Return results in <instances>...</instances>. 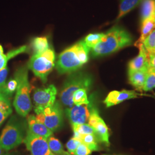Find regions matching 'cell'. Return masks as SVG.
Listing matches in <instances>:
<instances>
[{
  "mask_svg": "<svg viewBox=\"0 0 155 155\" xmlns=\"http://www.w3.org/2000/svg\"><path fill=\"white\" fill-rule=\"evenodd\" d=\"M74 137L79 140L81 143L86 145L90 150L93 151H97L100 150L99 146L97 144L98 137L95 134H79L77 133L74 132Z\"/></svg>",
  "mask_w": 155,
  "mask_h": 155,
  "instance_id": "cell-18",
  "label": "cell"
},
{
  "mask_svg": "<svg viewBox=\"0 0 155 155\" xmlns=\"http://www.w3.org/2000/svg\"><path fill=\"white\" fill-rule=\"evenodd\" d=\"M87 90L85 89H78L75 91L72 95V101L74 105L88 104L90 102L88 100Z\"/></svg>",
  "mask_w": 155,
  "mask_h": 155,
  "instance_id": "cell-22",
  "label": "cell"
},
{
  "mask_svg": "<svg viewBox=\"0 0 155 155\" xmlns=\"http://www.w3.org/2000/svg\"><path fill=\"white\" fill-rule=\"evenodd\" d=\"M28 130L32 133L47 139L52 135L53 132L42 122L38 121L33 115L29 116L27 118Z\"/></svg>",
  "mask_w": 155,
  "mask_h": 155,
  "instance_id": "cell-13",
  "label": "cell"
},
{
  "mask_svg": "<svg viewBox=\"0 0 155 155\" xmlns=\"http://www.w3.org/2000/svg\"><path fill=\"white\" fill-rule=\"evenodd\" d=\"M32 47L35 51V54L41 53L47 50L49 47L47 38L39 37L33 39Z\"/></svg>",
  "mask_w": 155,
  "mask_h": 155,
  "instance_id": "cell-23",
  "label": "cell"
},
{
  "mask_svg": "<svg viewBox=\"0 0 155 155\" xmlns=\"http://www.w3.org/2000/svg\"><path fill=\"white\" fill-rule=\"evenodd\" d=\"M148 57L150 66L155 70V51H148Z\"/></svg>",
  "mask_w": 155,
  "mask_h": 155,
  "instance_id": "cell-32",
  "label": "cell"
},
{
  "mask_svg": "<svg viewBox=\"0 0 155 155\" xmlns=\"http://www.w3.org/2000/svg\"><path fill=\"white\" fill-rule=\"evenodd\" d=\"M47 142L50 149L56 155H71L63 149V145L58 139L51 136L47 139Z\"/></svg>",
  "mask_w": 155,
  "mask_h": 155,
  "instance_id": "cell-21",
  "label": "cell"
},
{
  "mask_svg": "<svg viewBox=\"0 0 155 155\" xmlns=\"http://www.w3.org/2000/svg\"><path fill=\"white\" fill-rule=\"evenodd\" d=\"M55 59L54 51L48 48L41 53L35 54L29 61L28 68L43 83H45L48 75L55 66Z\"/></svg>",
  "mask_w": 155,
  "mask_h": 155,
  "instance_id": "cell-6",
  "label": "cell"
},
{
  "mask_svg": "<svg viewBox=\"0 0 155 155\" xmlns=\"http://www.w3.org/2000/svg\"><path fill=\"white\" fill-rule=\"evenodd\" d=\"M56 94L57 89L53 84L45 88L35 90L33 95L35 113H37L46 107L53 105L55 102Z\"/></svg>",
  "mask_w": 155,
  "mask_h": 155,
  "instance_id": "cell-8",
  "label": "cell"
},
{
  "mask_svg": "<svg viewBox=\"0 0 155 155\" xmlns=\"http://www.w3.org/2000/svg\"><path fill=\"white\" fill-rule=\"evenodd\" d=\"M81 143V141L79 140L75 137L71 138L67 143L66 148L68 150V152L71 155H73L78 147Z\"/></svg>",
  "mask_w": 155,
  "mask_h": 155,
  "instance_id": "cell-29",
  "label": "cell"
},
{
  "mask_svg": "<svg viewBox=\"0 0 155 155\" xmlns=\"http://www.w3.org/2000/svg\"><path fill=\"white\" fill-rule=\"evenodd\" d=\"M92 84L91 76L84 72H78L70 75L63 84L60 94L63 104L68 107L74 105L72 95L78 89L88 90Z\"/></svg>",
  "mask_w": 155,
  "mask_h": 155,
  "instance_id": "cell-5",
  "label": "cell"
},
{
  "mask_svg": "<svg viewBox=\"0 0 155 155\" xmlns=\"http://www.w3.org/2000/svg\"><path fill=\"white\" fill-rule=\"evenodd\" d=\"M72 129L74 132L78 133L79 134H95V130L94 127L88 123L82 124H72ZM97 136V135H96Z\"/></svg>",
  "mask_w": 155,
  "mask_h": 155,
  "instance_id": "cell-25",
  "label": "cell"
},
{
  "mask_svg": "<svg viewBox=\"0 0 155 155\" xmlns=\"http://www.w3.org/2000/svg\"><path fill=\"white\" fill-rule=\"evenodd\" d=\"M17 82L16 79H11L6 83L4 91V94L11 98L13 93L16 90Z\"/></svg>",
  "mask_w": 155,
  "mask_h": 155,
  "instance_id": "cell-28",
  "label": "cell"
},
{
  "mask_svg": "<svg viewBox=\"0 0 155 155\" xmlns=\"http://www.w3.org/2000/svg\"></svg>",
  "mask_w": 155,
  "mask_h": 155,
  "instance_id": "cell-37",
  "label": "cell"
},
{
  "mask_svg": "<svg viewBox=\"0 0 155 155\" xmlns=\"http://www.w3.org/2000/svg\"><path fill=\"white\" fill-rule=\"evenodd\" d=\"M88 124L94 127L98 139L107 147H109L110 142L108 127L104 120L100 116L98 110L94 107H93L91 111Z\"/></svg>",
  "mask_w": 155,
  "mask_h": 155,
  "instance_id": "cell-11",
  "label": "cell"
},
{
  "mask_svg": "<svg viewBox=\"0 0 155 155\" xmlns=\"http://www.w3.org/2000/svg\"><path fill=\"white\" fill-rule=\"evenodd\" d=\"M90 48L83 40L64 50L59 55L56 69L60 74L75 72L89 61Z\"/></svg>",
  "mask_w": 155,
  "mask_h": 155,
  "instance_id": "cell-2",
  "label": "cell"
},
{
  "mask_svg": "<svg viewBox=\"0 0 155 155\" xmlns=\"http://www.w3.org/2000/svg\"><path fill=\"white\" fill-rule=\"evenodd\" d=\"M133 41L132 35L125 29L116 25L106 32L100 42L91 49L92 55L94 57L107 55L131 45Z\"/></svg>",
  "mask_w": 155,
  "mask_h": 155,
  "instance_id": "cell-1",
  "label": "cell"
},
{
  "mask_svg": "<svg viewBox=\"0 0 155 155\" xmlns=\"http://www.w3.org/2000/svg\"><path fill=\"white\" fill-rule=\"evenodd\" d=\"M27 50H28L27 46L23 45L16 49L12 50L11 51H9L6 55H5L4 54H1L0 55V70L7 66V63L9 60L15 57L16 56L18 55V54L26 52Z\"/></svg>",
  "mask_w": 155,
  "mask_h": 155,
  "instance_id": "cell-20",
  "label": "cell"
},
{
  "mask_svg": "<svg viewBox=\"0 0 155 155\" xmlns=\"http://www.w3.org/2000/svg\"><path fill=\"white\" fill-rule=\"evenodd\" d=\"M93 107L91 102L88 104L74 105L70 107H67L65 112L71 125L87 124L89 122Z\"/></svg>",
  "mask_w": 155,
  "mask_h": 155,
  "instance_id": "cell-10",
  "label": "cell"
},
{
  "mask_svg": "<svg viewBox=\"0 0 155 155\" xmlns=\"http://www.w3.org/2000/svg\"><path fill=\"white\" fill-rule=\"evenodd\" d=\"M8 67L7 66L0 70V91L4 93L6 86V79L8 75Z\"/></svg>",
  "mask_w": 155,
  "mask_h": 155,
  "instance_id": "cell-30",
  "label": "cell"
},
{
  "mask_svg": "<svg viewBox=\"0 0 155 155\" xmlns=\"http://www.w3.org/2000/svg\"><path fill=\"white\" fill-rule=\"evenodd\" d=\"M150 66V64H148L140 70L127 71L129 83L133 86L136 90L139 91L143 90V87L144 86L147 72Z\"/></svg>",
  "mask_w": 155,
  "mask_h": 155,
  "instance_id": "cell-14",
  "label": "cell"
},
{
  "mask_svg": "<svg viewBox=\"0 0 155 155\" xmlns=\"http://www.w3.org/2000/svg\"><path fill=\"white\" fill-rule=\"evenodd\" d=\"M36 114V119L53 132L59 129L63 125V111L59 102H55L53 105L46 107Z\"/></svg>",
  "mask_w": 155,
  "mask_h": 155,
  "instance_id": "cell-7",
  "label": "cell"
},
{
  "mask_svg": "<svg viewBox=\"0 0 155 155\" xmlns=\"http://www.w3.org/2000/svg\"><path fill=\"white\" fill-rule=\"evenodd\" d=\"M154 88H155V70L150 66L143 90L144 91H149Z\"/></svg>",
  "mask_w": 155,
  "mask_h": 155,
  "instance_id": "cell-24",
  "label": "cell"
},
{
  "mask_svg": "<svg viewBox=\"0 0 155 155\" xmlns=\"http://www.w3.org/2000/svg\"><path fill=\"white\" fill-rule=\"evenodd\" d=\"M11 114V113L0 109V127L2 124V123L5 121L6 119Z\"/></svg>",
  "mask_w": 155,
  "mask_h": 155,
  "instance_id": "cell-33",
  "label": "cell"
},
{
  "mask_svg": "<svg viewBox=\"0 0 155 155\" xmlns=\"http://www.w3.org/2000/svg\"><path fill=\"white\" fill-rule=\"evenodd\" d=\"M4 54L3 48H2V47L0 45V55H1V54Z\"/></svg>",
  "mask_w": 155,
  "mask_h": 155,
  "instance_id": "cell-35",
  "label": "cell"
},
{
  "mask_svg": "<svg viewBox=\"0 0 155 155\" xmlns=\"http://www.w3.org/2000/svg\"><path fill=\"white\" fill-rule=\"evenodd\" d=\"M141 22V26L140 36L138 40H137L134 43V46L137 47L143 43L144 39L155 29V18H147Z\"/></svg>",
  "mask_w": 155,
  "mask_h": 155,
  "instance_id": "cell-16",
  "label": "cell"
},
{
  "mask_svg": "<svg viewBox=\"0 0 155 155\" xmlns=\"http://www.w3.org/2000/svg\"><path fill=\"white\" fill-rule=\"evenodd\" d=\"M24 143L31 155H56L50 150L47 139L33 134L28 129Z\"/></svg>",
  "mask_w": 155,
  "mask_h": 155,
  "instance_id": "cell-9",
  "label": "cell"
},
{
  "mask_svg": "<svg viewBox=\"0 0 155 155\" xmlns=\"http://www.w3.org/2000/svg\"><path fill=\"white\" fill-rule=\"evenodd\" d=\"M141 95V94H139L134 90H114L108 94L104 101V103L107 107H110L118 105L125 101L138 98Z\"/></svg>",
  "mask_w": 155,
  "mask_h": 155,
  "instance_id": "cell-12",
  "label": "cell"
},
{
  "mask_svg": "<svg viewBox=\"0 0 155 155\" xmlns=\"http://www.w3.org/2000/svg\"><path fill=\"white\" fill-rule=\"evenodd\" d=\"M141 21L155 18V0H143L141 7Z\"/></svg>",
  "mask_w": 155,
  "mask_h": 155,
  "instance_id": "cell-19",
  "label": "cell"
},
{
  "mask_svg": "<svg viewBox=\"0 0 155 155\" xmlns=\"http://www.w3.org/2000/svg\"><path fill=\"white\" fill-rule=\"evenodd\" d=\"M4 155H16L15 154H13V153H5Z\"/></svg>",
  "mask_w": 155,
  "mask_h": 155,
  "instance_id": "cell-36",
  "label": "cell"
},
{
  "mask_svg": "<svg viewBox=\"0 0 155 155\" xmlns=\"http://www.w3.org/2000/svg\"><path fill=\"white\" fill-rule=\"evenodd\" d=\"M92 151L84 144L81 143L72 155H90Z\"/></svg>",
  "mask_w": 155,
  "mask_h": 155,
  "instance_id": "cell-31",
  "label": "cell"
},
{
  "mask_svg": "<svg viewBox=\"0 0 155 155\" xmlns=\"http://www.w3.org/2000/svg\"><path fill=\"white\" fill-rule=\"evenodd\" d=\"M15 78L17 82V87L13 106L17 114L25 117L32 109L30 98L31 87L28 81L27 67L24 66L18 68L15 72Z\"/></svg>",
  "mask_w": 155,
  "mask_h": 155,
  "instance_id": "cell-3",
  "label": "cell"
},
{
  "mask_svg": "<svg viewBox=\"0 0 155 155\" xmlns=\"http://www.w3.org/2000/svg\"><path fill=\"white\" fill-rule=\"evenodd\" d=\"M139 53L138 55L132 59L128 63V71H132L140 70L149 64L148 51L142 43L138 47Z\"/></svg>",
  "mask_w": 155,
  "mask_h": 155,
  "instance_id": "cell-15",
  "label": "cell"
},
{
  "mask_svg": "<svg viewBox=\"0 0 155 155\" xmlns=\"http://www.w3.org/2000/svg\"><path fill=\"white\" fill-rule=\"evenodd\" d=\"M26 127L25 121L11 117L0 135V145L8 151L21 144L27 134Z\"/></svg>",
  "mask_w": 155,
  "mask_h": 155,
  "instance_id": "cell-4",
  "label": "cell"
},
{
  "mask_svg": "<svg viewBox=\"0 0 155 155\" xmlns=\"http://www.w3.org/2000/svg\"></svg>",
  "mask_w": 155,
  "mask_h": 155,
  "instance_id": "cell-38",
  "label": "cell"
},
{
  "mask_svg": "<svg viewBox=\"0 0 155 155\" xmlns=\"http://www.w3.org/2000/svg\"><path fill=\"white\" fill-rule=\"evenodd\" d=\"M104 33H90L83 41L90 49H92L100 42L104 36Z\"/></svg>",
  "mask_w": 155,
  "mask_h": 155,
  "instance_id": "cell-26",
  "label": "cell"
},
{
  "mask_svg": "<svg viewBox=\"0 0 155 155\" xmlns=\"http://www.w3.org/2000/svg\"><path fill=\"white\" fill-rule=\"evenodd\" d=\"M143 0H121L117 20L125 16L141 3Z\"/></svg>",
  "mask_w": 155,
  "mask_h": 155,
  "instance_id": "cell-17",
  "label": "cell"
},
{
  "mask_svg": "<svg viewBox=\"0 0 155 155\" xmlns=\"http://www.w3.org/2000/svg\"><path fill=\"white\" fill-rule=\"evenodd\" d=\"M5 150H4L1 145H0V155H4L5 153Z\"/></svg>",
  "mask_w": 155,
  "mask_h": 155,
  "instance_id": "cell-34",
  "label": "cell"
},
{
  "mask_svg": "<svg viewBox=\"0 0 155 155\" xmlns=\"http://www.w3.org/2000/svg\"><path fill=\"white\" fill-rule=\"evenodd\" d=\"M143 44L148 51H155V29L144 39Z\"/></svg>",
  "mask_w": 155,
  "mask_h": 155,
  "instance_id": "cell-27",
  "label": "cell"
}]
</instances>
